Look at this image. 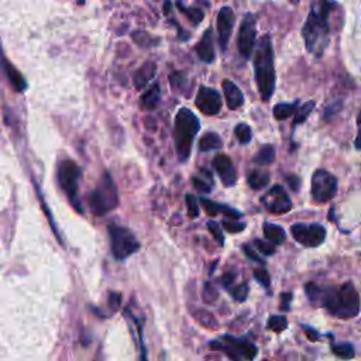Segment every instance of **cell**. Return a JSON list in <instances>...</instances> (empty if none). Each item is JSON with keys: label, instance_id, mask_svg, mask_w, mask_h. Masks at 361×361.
Segmentation results:
<instances>
[{"label": "cell", "instance_id": "47", "mask_svg": "<svg viewBox=\"0 0 361 361\" xmlns=\"http://www.w3.org/2000/svg\"><path fill=\"white\" fill-rule=\"evenodd\" d=\"M305 332H306V334H308V338L310 339V340H318L319 339V334H318V332H315V330H312V329H309V327H305Z\"/></svg>", "mask_w": 361, "mask_h": 361}, {"label": "cell", "instance_id": "19", "mask_svg": "<svg viewBox=\"0 0 361 361\" xmlns=\"http://www.w3.org/2000/svg\"><path fill=\"white\" fill-rule=\"evenodd\" d=\"M0 66L3 68L5 74H6L8 79H9V82L12 84V86H13L16 90L23 92L24 89L27 88V82L24 81L23 75L20 74V72H18V71H17V69H16V68H14L8 60H6V58L0 57Z\"/></svg>", "mask_w": 361, "mask_h": 361}, {"label": "cell", "instance_id": "18", "mask_svg": "<svg viewBox=\"0 0 361 361\" xmlns=\"http://www.w3.org/2000/svg\"><path fill=\"white\" fill-rule=\"evenodd\" d=\"M197 53L199 55V58L203 62H213L214 60V48H213V34H212V29H208L205 32V34L202 36V38L199 40L198 45H197Z\"/></svg>", "mask_w": 361, "mask_h": 361}, {"label": "cell", "instance_id": "33", "mask_svg": "<svg viewBox=\"0 0 361 361\" xmlns=\"http://www.w3.org/2000/svg\"><path fill=\"white\" fill-rule=\"evenodd\" d=\"M247 295H249V285L247 284H240L232 290V297L237 302H245L247 299Z\"/></svg>", "mask_w": 361, "mask_h": 361}, {"label": "cell", "instance_id": "26", "mask_svg": "<svg viewBox=\"0 0 361 361\" xmlns=\"http://www.w3.org/2000/svg\"><path fill=\"white\" fill-rule=\"evenodd\" d=\"M274 158H275V149L273 146H270V144H267V146H264L258 151L254 161L258 165H270L274 161Z\"/></svg>", "mask_w": 361, "mask_h": 361}, {"label": "cell", "instance_id": "23", "mask_svg": "<svg viewBox=\"0 0 361 361\" xmlns=\"http://www.w3.org/2000/svg\"><path fill=\"white\" fill-rule=\"evenodd\" d=\"M223 146L222 138L216 133H208L199 140V149L201 151H210V150H218Z\"/></svg>", "mask_w": 361, "mask_h": 361}, {"label": "cell", "instance_id": "27", "mask_svg": "<svg viewBox=\"0 0 361 361\" xmlns=\"http://www.w3.org/2000/svg\"><path fill=\"white\" fill-rule=\"evenodd\" d=\"M195 318L198 319V322L201 325H203L208 329H216V327H218V322H216L213 315L209 314V312L203 310V309H199L198 312H195Z\"/></svg>", "mask_w": 361, "mask_h": 361}, {"label": "cell", "instance_id": "30", "mask_svg": "<svg viewBox=\"0 0 361 361\" xmlns=\"http://www.w3.org/2000/svg\"><path fill=\"white\" fill-rule=\"evenodd\" d=\"M314 108H315V102L314 101H310V102H306L305 105H302L299 109H298V112H297V114H295V119H294V123L295 125H299V123H302V122H305V120L309 117V114H310V112L312 110H314Z\"/></svg>", "mask_w": 361, "mask_h": 361}, {"label": "cell", "instance_id": "24", "mask_svg": "<svg viewBox=\"0 0 361 361\" xmlns=\"http://www.w3.org/2000/svg\"><path fill=\"white\" fill-rule=\"evenodd\" d=\"M247 182H249L250 188H253V189H262L264 186L269 185V182H270V174L266 173V171H260V170L251 171L249 174Z\"/></svg>", "mask_w": 361, "mask_h": 361}, {"label": "cell", "instance_id": "29", "mask_svg": "<svg viewBox=\"0 0 361 361\" xmlns=\"http://www.w3.org/2000/svg\"><path fill=\"white\" fill-rule=\"evenodd\" d=\"M332 351L340 357V358H345V360H349V358H353L354 357V349L351 345L349 343H340V345H334L332 347Z\"/></svg>", "mask_w": 361, "mask_h": 361}, {"label": "cell", "instance_id": "7", "mask_svg": "<svg viewBox=\"0 0 361 361\" xmlns=\"http://www.w3.org/2000/svg\"><path fill=\"white\" fill-rule=\"evenodd\" d=\"M210 347L225 353L232 361H251L257 356V347L253 343L232 336H225L222 340L212 342Z\"/></svg>", "mask_w": 361, "mask_h": 361}, {"label": "cell", "instance_id": "45", "mask_svg": "<svg viewBox=\"0 0 361 361\" xmlns=\"http://www.w3.org/2000/svg\"><path fill=\"white\" fill-rule=\"evenodd\" d=\"M243 251H245V254H246L250 260H253V261H261L260 257H258V254H257L250 246L245 245V246H243Z\"/></svg>", "mask_w": 361, "mask_h": 361}, {"label": "cell", "instance_id": "28", "mask_svg": "<svg viewBox=\"0 0 361 361\" xmlns=\"http://www.w3.org/2000/svg\"><path fill=\"white\" fill-rule=\"evenodd\" d=\"M234 134L237 137V140L242 142V144H247L251 141L253 137V132L250 129V126H247L246 123H240L237 125V127L234 129Z\"/></svg>", "mask_w": 361, "mask_h": 361}, {"label": "cell", "instance_id": "2", "mask_svg": "<svg viewBox=\"0 0 361 361\" xmlns=\"http://www.w3.org/2000/svg\"><path fill=\"white\" fill-rule=\"evenodd\" d=\"M330 315L340 319H351L360 312V295L351 282H346L339 288H327L322 291L321 302Z\"/></svg>", "mask_w": 361, "mask_h": 361}, {"label": "cell", "instance_id": "12", "mask_svg": "<svg viewBox=\"0 0 361 361\" xmlns=\"http://www.w3.org/2000/svg\"><path fill=\"white\" fill-rule=\"evenodd\" d=\"M261 202L267 208V210L274 214H284L292 209V201L286 195L284 188L279 185L273 186L267 194L261 198Z\"/></svg>", "mask_w": 361, "mask_h": 361}, {"label": "cell", "instance_id": "39", "mask_svg": "<svg viewBox=\"0 0 361 361\" xmlns=\"http://www.w3.org/2000/svg\"><path fill=\"white\" fill-rule=\"evenodd\" d=\"M192 185H194V188L198 192H203V194H208V192H210V189H212V186L206 181H203L201 178H197V177L192 178Z\"/></svg>", "mask_w": 361, "mask_h": 361}, {"label": "cell", "instance_id": "3", "mask_svg": "<svg viewBox=\"0 0 361 361\" xmlns=\"http://www.w3.org/2000/svg\"><path fill=\"white\" fill-rule=\"evenodd\" d=\"M256 81L262 101H270L275 89V68L274 51L270 36H264L260 40L254 57Z\"/></svg>", "mask_w": 361, "mask_h": 361}, {"label": "cell", "instance_id": "20", "mask_svg": "<svg viewBox=\"0 0 361 361\" xmlns=\"http://www.w3.org/2000/svg\"><path fill=\"white\" fill-rule=\"evenodd\" d=\"M201 203L203 206V209L206 210V213L209 216H218L219 213H223L226 216H230V218L233 219H238L240 216H242V213L234 210L233 208H229V206H225V205H219V203H216V202H212L209 199H201Z\"/></svg>", "mask_w": 361, "mask_h": 361}, {"label": "cell", "instance_id": "13", "mask_svg": "<svg viewBox=\"0 0 361 361\" xmlns=\"http://www.w3.org/2000/svg\"><path fill=\"white\" fill-rule=\"evenodd\" d=\"M197 108L206 116L218 114L222 109V99L218 90L202 86L197 95Z\"/></svg>", "mask_w": 361, "mask_h": 361}, {"label": "cell", "instance_id": "50", "mask_svg": "<svg viewBox=\"0 0 361 361\" xmlns=\"http://www.w3.org/2000/svg\"><path fill=\"white\" fill-rule=\"evenodd\" d=\"M264 361H267V360H264Z\"/></svg>", "mask_w": 361, "mask_h": 361}, {"label": "cell", "instance_id": "41", "mask_svg": "<svg viewBox=\"0 0 361 361\" xmlns=\"http://www.w3.org/2000/svg\"><path fill=\"white\" fill-rule=\"evenodd\" d=\"M170 82H171L173 88H179L181 84L185 82V77H184L182 72H174V74H171Z\"/></svg>", "mask_w": 361, "mask_h": 361}, {"label": "cell", "instance_id": "38", "mask_svg": "<svg viewBox=\"0 0 361 361\" xmlns=\"http://www.w3.org/2000/svg\"><path fill=\"white\" fill-rule=\"evenodd\" d=\"M254 278H256L261 285L266 286V288L270 286V275H269V273H267L266 270H264V269H258V270H256V271H254Z\"/></svg>", "mask_w": 361, "mask_h": 361}, {"label": "cell", "instance_id": "21", "mask_svg": "<svg viewBox=\"0 0 361 361\" xmlns=\"http://www.w3.org/2000/svg\"><path fill=\"white\" fill-rule=\"evenodd\" d=\"M160 96H161L160 85L155 84L146 93H142V96H141V106H142V109H146V110L155 109L158 106V102H160Z\"/></svg>", "mask_w": 361, "mask_h": 361}, {"label": "cell", "instance_id": "46", "mask_svg": "<svg viewBox=\"0 0 361 361\" xmlns=\"http://www.w3.org/2000/svg\"><path fill=\"white\" fill-rule=\"evenodd\" d=\"M281 299H282V302H281V308H282L284 310H288V309H290V302H291V299H292V295H291L290 292L282 294Z\"/></svg>", "mask_w": 361, "mask_h": 361}, {"label": "cell", "instance_id": "34", "mask_svg": "<svg viewBox=\"0 0 361 361\" xmlns=\"http://www.w3.org/2000/svg\"><path fill=\"white\" fill-rule=\"evenodd\" d=\"M208 229H209V232L213 234V237H214L216 242H218L219 245L223 246L225 238H223V233H222L221 226H219L218 223H216V222H209V223H208Z\"/></svg>", "mask_w": 361, "mask_h": 361}, {"label": "cell", "instance_id": "5", "mask_svg": "<svg viewBox=\"0 0 361 361\" xmlns=\"http://www.w3.org/2000/svg\"><path fill=\"white\" fill-rule=\"evenodd\" d=\"M119 203V195L116 186L108 173H105L103 179L89 195V208L93 214L103 216L105 213L113 210Z\"/></svg>", "mask_w": 361, "mask_h": 361}, {"label": "cell", "instance_id": "49", "mask_svg": "<svg viewBox=\"0 0 361 361\" xmlns=\"http://www.w3.org/2000/svg\"><path fill=\"white\" fill-rule=\"evenodd\" d=\"M170 8H171V3H166L165 8H164V13H168V10H170Z\"/></svg>", "mask_w": 361, "mask_h": 361}, {"label": "cell", "instance_id": "1", "mask_svg": "<svg viewBox=\"0 0 361 361\" xmlns=\"http://www.w3.org/2000/svg\"><path fill=\"white\" fill-rule=\"evenodd\" d=\"M334 3L322 2L314 6L308 16L302 34L308 51L316 57H322L329 44V14Z\"/></svg>", "mask_w": 361, "mask_h": 361}, {"label": "cell", "instance_id": "32", "mask_svg": "<svg viewBox=\"0 0 361 361\" xmlns=\"http://www.w3.org/2000/svg\"><path fill=\"white\" fill-rule=\"evenodd\" d=\"M286 327H288V321H286L285 316L275 315V316H271L269 319V329H271L275 333H281Z\"/></svg>", "mask_w": 361, "mask_h": 361}, {"label": "cell", "instance_id": "43", "mask_svg": "<svg viewBox=\"0 0 361 361\" xmlns=\"http://www.w3.org/2000/svg\"><path fill=\"white\" fill-rule=\"evenodd\" d=\"M120 299H122V297H120V294H117V292H112V294L109 295V305H110V308H112L113 310H116V309L119 308V305H120Z\"/></svg>", "mask_w": 361, "mask_h": 361}, {"label": "cell", "instance_id": "48", "mask_svg": "<svg viewBox=\"0 0 361 361\" xmlns=\"http://www.w3.org/2000/svg\"><path fill=\"white\" fill-rule=\"evenodd\" d=\"M357 125H358V130H360V132H358V134L361 136V113L358 114V119H357Z\"/></svg>", "mask_w": 361, "mask_h": 361}, {"label": "cell", "instance_id": "10", "mask_svg": "<svg viewBox=\"0 0 361 361\" xmlns=\"http://www.w3.org/2000/svg\"><path fill=\"white\" fill-rule=\"evenodd\" d=\"M291 233L297 242L305 247H318L326 238V229L318 223L292 225Z\"/></svg>", "mask_w": 361, "mask_h": 361}, {"label": "cell", "instance_id": "8", "mask_svg": "<svg viewBox=\"0 0 361 361\" xmlns=\"http://www.w3.org/2000/svg\"><path fill=\"white\" fill-rule=\"evenodd\" d=\"M109 234H110V245H112V253L116 260L123 261L132 254L137 253L140 249V243L134 234L122 226L110 225L109 226Z\"/></svg>", "mask_w": 361, "mask_h": 361}, {"label": "cell", "instance_id": "17", "mask_svg": "<svg viewBox=\"0 0 361 361\" xmlns=\"http://www.w3.org/2000/svg\"><path fill=\"white\" fill-rule=\"evenodd\" d=\"M155 72H157V65L154 62H146L142 64L137 72L134 74V86L138 90H142L149 85V82L155 77Z\"/></svg>", "mask_w": 361, "mask_h": 361}, {"label": "cell", "instance_id": "40", "mask_svg": "<svg viewBox=\"0 0 361 361\" xmlns=\"http://www.w3.org/2000/svg\"><path fill=\"white\" fill-rule=\"evenodd\" d=\"M216 298H218V291H216L210 284H206L205 291H203V299H205V302L212 303V302L216 301Z\"/></svg>", "mask_w": 361, "mask_h": 361}, {"label": "cell", "instance_id": "16", "mask_svg": "<svg viewBox=\"0 0 361 361\" xmlns=\"http://www.w3.org/2000/svg\"><path fill=\"white\" fill-rule=\"evenodd\" d=\"M222 88H223V93H225L226 103H227L229 109L237 110L238 108L243 106L245 96L234 82H232L230 79H225L222 84Z\"/></svg>", "mask_w": 361, "mask_h": 361}, {"label": "cell", "instance_id": "22", "mask_svg": "<svg viewBox=\"0 0 361 361\" xmlns=\"http://www.w3.org/2000/svg\"><path fill=\"white\" fill-rule=\"evenodd\" d=\"M264 236L267 237L270 243H273L275 246L285 243V238H286L284 229L277 226V225H271V223L264 225Z\"/></svg>", "mask_w": 361, "mask_h": 361}, {"label": "cell", "instance_id": "15", "mask_svg": "<svg viewBox=\"0 0 361 361\" xmlns=\"http://www.w3.org/2000/svg\"><path fill=\"white\" fill-rule=\"evenodd\" d=\"M213 166L226 186H233L236 184L237 173L232 160L226 154L216 155L213 160Z\"/></svg>", "mask_w": 361, "mask_h": 361}, {"label": "cell", "instance_id": "35", "mask_svg": "<svg viewBox=\"0 0 361 361\" xmlns=\"http://www.w3.org/2000/svg\"><path fill=\"white\" fill-rule=\"evenodd\" d=\"M186 205H188V213L190 218H197L199 214V206H198V201L194 195H186Z\"/></svg>", "mask_w": 361, "mask_h": 361}, {"label": "cell", "instance_id": "37", "mask_svg": "<svg viewBox=\"0 0 361 361\" xmlns=\"http://www.w3.org/2000/svg\"><path fill=\"white\" fill-rule=\"evenodd\" d=\"M222 226L229 233H240L246 229L245 223H237V222H230V221H223Z\"/></svg>", "mask_w": 361, "mask_h": 361}, {"label": "cell", "instance_id": "14", "mask_svg": "<svg viewBox=\"0 0 361 361\" xmlns=\"http://www.w3.org/2000/svg\"><path fill=\"white\" fill-rule=\"evenodd\" d=\"M234 26V13L230 8L225 6L221 9L218 14V33H219V44L223 51H226L232 32Z\"/></svg>", "mask_w": 361, "mask_h": 361}, {"label": "cell", "instance_id": "25", "mask_svg": "<svg viewBox=\"0 0 361 361\" xmlns=\"http://www.w3.org/2000/svg\"><path fill=\"white\" fill-rule=\"evenodd\" d=\"M298 112V102L294 103H278L274 106V117L277 120H285L291 117L292 114H297Z\"/></svg>", "mask_w": 361, "mask_h": 361}, {"label": "cell", "instance_id": "42", "mask_svg": "<svg viewBox=\"0 0 361 361\" xmlns=\"http://www.w3.org/2000/svg\"><path fill=\"white\" fill-rule=\"evenodd\" d=\"M286 182L288 185L291 186V189L294 192H298L299 188H301V179L297 177V175H290V177H286Z\"/></svg>", "mask_w": 361, "mask_h": 361}, {"label": "cell", "instance_id": "44", "mask_svg": "<svg viewBox=\"0 0 361 361\" xmlns=\"http://www.w3.org/2000/svg\"><path fill=\"white\" fill-rule=\"evenodd\" d=\"M234 279H236V273L229 271V273H226V274L222 277V284H223V286L229 288V286L234 282Z\"/></svg>", "mask_w": 361, "mask_h": 361}, {"label": "cell", "instance_id": "6", "mask_svg": "<svg viewBox=\"0 0 361 361\" xmlns=\"http://www.w3.org/2000/svg\"><path fill=\"white\" fill-rule=\"evenodd\" d=\"M81 168L78 166L77 162L71 160H64L60 164L58 168V181L65 192V195L71 201V203L77 208V210L82 212L78 201V185L81 179Z\"/></svg>", "mask_w": 361, "mask_h": 361}, {"label": "cell", "instance_id": "9", "mask_svg": "<svg viewBox=\"0 0 361 361\" xmlns=\"http://www.w3.org/2000/svg\"><path fill=\"white\" fill-rule=\"evenodd\" d=\"M338 192V179L326 170H318L312 177V197L319 203L329 202Z\"/></svg>", "mask_w": 361, "mask_h": 361}, {"label": "cell", "instance_id": "36", "mask_svg": "<svg viewBox=\"0 0 361 361\" xmlns=\"http://www.w3.org/2000/svg\"><path fill=\"white\" fill-rule=\"evenodd\" d=\"M254 246L264 256H273V254H275V247L271 243H266V242H262V240H254Z\"/></svg>", "mask_w": 361, "mask_h": 361}, {"label": "cell", "instance_id": "31", "mask_svg": "<svg viewBox=\"0 0 361 361\" xmlns=\"http://www.w3.org/2000/svg\"><path fill=\"white\" fill-rule=\"evenodd\" d=\"M178 8L182 10L184 14L189 17V20L194 24H199L203 20V12L197 8H184L181 3H178Z\"/></svg>", "mask_w": 361, "mask_h": 361}, {"label": "cell", "instance_id": "11", "mask_svg": "<svg viewBox=\"0 0 361 361\" xmlns=\"http://www.w3.org/2000/svg\"><path fill=\"white\" fill-rule=\"evenodd\" d=\"M256 37H257L256 17L254 14H247L242 21V26H240L238 40H237L238 51L245 58H250L256 47Z\"/></svg>", "mask_w": 361, "mask_h": 361}, {"label": "cell", "instance_id": "4", "mask_svg": "<svg viewBox=\"0 0 361 361\" xmlns=\"http://www.w3.org/2000/svg\"><path fill=\"white\" fill-rule=\"evenodd\" d=\"M201 126L198 117L189 109H181L175 117L174 138L175 147L181 161H186L190 155L192 144H194L195 136L198 134Z\"/></svg>", "mask_w": 361, "mask_h": 361}]
</instances>
